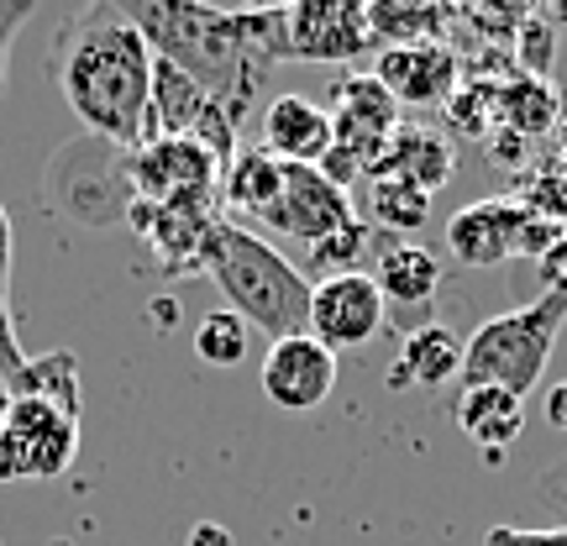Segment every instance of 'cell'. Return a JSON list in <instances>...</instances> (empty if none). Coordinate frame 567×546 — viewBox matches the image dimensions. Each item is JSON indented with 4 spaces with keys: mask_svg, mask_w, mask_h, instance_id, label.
<instances>
[{
    "mask_svg": "<svg viewBox=\"0 0 567 546\" xmlns=\"http://www.w3.org/2000/svg\"><path fill=\"white\" fill-rule=\"evenodd\" d=\"M6 394H42V400H59V405L80 410V363H74V352L27 358L17 379H6Z\"/></svg>",
    "mask_w": 567,
    "mask_h": 546,
    "instance_id": "cell-26",
    "label": "cell"
},
{
    "mask_svg": "<svg viewBox=\"0 0 567 546\" xmlns=\"http://www.w3.org/2000/svg\"><path fill=\"white\" fill-rule=\"evenodd\" d=\"M363 216L379 231H421L431 222V195L405 179H363Z\"/></svg>",
    "mask_w": 567,
    "mask_h": 546,
    "instance_id": "cell-25",
    "label": "cell"
},
{
    "mask_svg": "<svg viewBox=\"0 0 567 546\" xmlns=\"http://www.w3.org/2000/svg\"><path fill=\"white\" fill-rule=\"evenodd\" d=\"M247 347H252V331H247V321L231 316V310H210V316H200V326H195V352H200V363H210V368H237L247 358Z\"/></svg>",
    "mask_w": 567,
    "mask_h": 546,
    "instance_id": "cell-28",
    "label": "cell"
},
{
    "mask_svg": "<svg viewBox=\"0 0 567 546\" xmlns=\"http://www.w3.org/2000/svg\"><path fill=\"white\" fill-rule=\"evenodd\" d=\"M536 264H542V279H547V289L567 279V226H563V237H557V247H551L547 258H536Z\"/></svg>",
    "mask_w": 567,
    "mask_h": 546,
    "instance_id": "cell-38",
    "label": "cell"
},
{
    "mask_svg": "<svg viewBox=\"0 0 567 546\" xmlns=\"http://www.w3.org/2000/svg\"><path fill=\"white\" fill-rule=\"evenodd\" d=\"M331 126L342 142H389L400 126V101L373 74H347L331 90Z\"/></svg>",
    "mask_w": 567,
    "mask_h": 546,
    "instance_id": "cell-19",
    "label": "cell"
},
{
    "mask_svg": "<svg viewBox=\"0 0 567 546\" xmlns=\"http://www.w3.org/2000/svg\"><path fill=\"white\" fill-rule=\"evenodd\" d=\"M484 546H567V526H488Z\"/></svg>",
    "mask_w": 567,
    "mask_h": 546,
    "instance_id": "cell-33",
    "label": "cell"
},
{
    "mask_svg": "<svg viewBox=\"0 0 567 546\" xmlns=\"http://www.w3.org/2000/svg\"><path fill=\"white\" fill-rule=\"evenodd\" d=\"M200 274L226 295V310L243 316L247 331H264L268 342L300 337L310 326V279L279 247L237 226L231 216H221L210 231Z\"/></svg>",
    "mask_w": 567,
    "mask_h": 546,
    "instance_id": "cell-3",
    "label": "cell"
},
{
    "mask_svg": "<svg viewBox=\"0 0 567 546\" xmlns=\"http://www.w3.org/2000/svg\"><path fill=\"white\" fill-rule=\"evenodd\" d=\"M515 59L530 63V80H542L551 69V21L542 17H526L520 32H515Z\"/></svg>",
    "mask_w": 567,
    "mask_h": 546,
    "instance_id": "cell-31",
    "label": "cell"
},
{
    "mask_svg": "<svg viewBox=\"0 0 567 546\" xmlns=\"http://www.w3.org/2000/svg\"><path fill=\"white\" fill-rule=\"evenodd\" d=\"M210 111V90L179 63L153 59V95H147V137H189Z\"/></svg>",
    "mask_w": 567,
    "mask_h": 546,
    "instance_id": "cell-20",
    "label": "cell"
},
{
    "mask_svg": "<svg viewBox=\"0 0 567 546\" xmlns=\"http://www.w3.org/2000/svg\"><path fill=\"white\" fill-rule=\"evenodd\" d=\"M530 210L520 200H473L446 222V253L463 268H494L505 258H520Z\"/></svg>",
    "mask_w": 567,
    "mask_h": 546,
    "instance_id": "cell-13",
    "label": "cell"
},
{
    "mask_svg": "<svg viewBox=\"0 0 567 546\" xmlns=\"http://www.w3.org/2000/svg\"><path fill=\"white\" fill-rule=\"evenodd\" d=\"M452 168H457V153H452L446 132L421 126V122H400L384 147V158H379V168L368 179H405L415 189H425V195H436V189L452 184Z\"/></svg>",
    "mask_w": 567,
    "mask_h": 546,
    "instance_id": "cell-17",
    "label": "cell"
},
{
    "mask_svg": "<svg viewBox=\"0 0 567 546\" xmlns=\"http://www.w3.org/2000/svg\"><path fill=\"white\" fill-rule=\"evenodd\" d=\"M331 142H337V126H331V111L316 101H305V95H279V101L264 111V153H274L279 163H305V168H316V163L331 153Z\"/></svg>",
    "mask_w": 567,
    "mask_h": 546,
    "instance_id": "cell-16",
    "label": "cell"
},
{
    "mask_svg": "<svg viewBox=\"0 0 567 546\" xmlns=\"http://www.w3.org/2000/svg\"><path fill=\"white\" fill-rule=\"evenodd\" d=\"M21 347H17V326H11V310H6V295H0V384L21 373Z\"/></svg>",
    "mask_w": 567,
    "mask_h": 546,
    "instance_id": "cell-34",
    "label": "cell"
},
{
    "mask_svg": "<svg viewBox=\"0 0 567 546\" xmlns=\"http://www.w3.org/2000/svg\"><path fill=\"white\" fill-rule=\"evenodd\" d=\"M463 342L467 337L442 321L415 326L389 368V389H442L446 379H463Z\"/></svg>",
    "mask_w": 567,
    "mask_h": 546,
    "instance_id": "cell-18",
    "label": "cell"
},
{
    "mask_svg": "<svg viewBox=\"0 0 567 546\" xmlns=\"http://www.w3.org/2000/svg\"><path fill=\"white\" fill-rule=\"evenodd\" d=\"M189 546H231V530L226 526H195Z\"/></svg>",
    "mask_w": 567,
    "mask_h": 546,
    "instance_id": "cell-39",
    "label": "cell"
},
{
    "mask_svg": "<svg viewBox=\"0 0 567 546\" xmlns=\"http://www.w3.org/2000/svg\"><path fill=\"white\" fill-rule=\"evenodd\" d=\"M542 415H547L551 431H567V379L547 389V400H542Z\"/></svg>",
    "mask_w": 567,
    "mask_h": 546,
    "instance_id": "cell-37",
    "label": "cell"
},
{
    "mask_svg": "<svg viewBox=\"0 0 567 546\" xmlns=\"http://www.w3.org/2000/svg\"><path fill=\"white\" fill-rule=\"evenodd\" d=\"M264 394L289 415H305V410H321L337 389V352H326L310 331L300 337H284V342H268L264 352Z\"/></svg>",
    "mask_w": 567,
    "mask_h": 546,
    "instance_id": "cell-11",
    "label": "cell"
},
{
    "mask_svg": "<svg viewBox=\"0 0 567 546\" xmlns=\"http://www.w3.org/2000/svg\"><path fill=\"white\" fill-rule=\"evenodd\" d=\"M216 222H221L216 205H189V200H168V205L132 200V210H126V226L147 237V247L158 253V264L168 268V274L200 268Z\"/></svg>",
    "mask_w": 567,
    "mask_h": 546,
    "instance_id": "cell-14",
    "label": "cell"
},
{
    "mask_svg": "<svg viewBox=\"0 0 567 546\" xmlns=\"http://www.w3.org/2000/svg\"><path fill=\"white\" fill-rule=\"evenodd\" d=\"M48 74L69 111L80 116L84 137H101L126 153L147 142L153 48L122 11V0H95L63 17L59 42L48 53Z\"/></svg>",
    "mask_w": 567,
    "mask_h": 546,
    "instance_id": "cell-1",
    "label": "cell"
},
{
    "mask_svg": "<svg viewBox=\"0 0 567 546\" xmlns=\"http://www.w3.org/2000/svg\"><path fill=\"white\" fill-rule=\"evenodd\" d=\"M80 452V410L42 394H0V484L63 478Z\"/></svg>",
    "mask_w": 567,
    "mask_h": 546,
    "instance_id": "cell-5",
    "label": "cell"
},
{
    "mask_svg": "<svg viewBox=\"0 0 567 546\" xmlns=\"http://www.w3.org/2000/svg\"><path fill=\"white\" fill-rule=\"evenodd\" d=\"M557 147H563V153H557V158L567 163V111H563V122H557Z\"/></svg>",
    "mask_w": 567,
    "mask_h": 546,
    "instance_id": "cell-40",
    "label": "cell"
},
{
    "mask_svg": "<svg viewBox=\"0 0 567 546\" xmlns=\"http://www.w3.org/2000/svg\"><path fill=\"white\" fill-rule=\"evenodd\" d=\"M368 11L352 0H305L284 6V59L300 63H352L373 53Z\"/></svg>",
    "mask_w": 567,
    "mask_h": 546,
    "instance_id": "cell-9",
    "label": "cell"
},
{
    "mask_svg": "<svg viewBox=\"0 0 567 546\" xmlns=\"http://www.w3.org/2000/svg\"><path fill=\"white\" fill-rule=\"evenodd\" d=\"M563 122V101L547 80H530V74H515V80H499V126L509 137H547Z\"/></svg>",
    "mask_w": 567,
    "mask_h": 546,
    "instance_id": "cell-23",
    "label": "cell"
},
{
    "mask_svg": "<svg viewBox=\"0 0 567 546\" xmlns=\"http://www.w3.org/2000/svg\"><path fill=\"white\" fill-rule=\"evenodd\" d=\"M520 205H526L530 216H542V222L567 226V163L547 158V163H536V168H526Z\"/></svg>",
    "mask_w": 567,
    "mask_h": 546,
    "instance_id": "cell-29",
    "label": "cell"
},
{
    "mask_svg": "<svg viewBox=\"0 0 567 546\" xmlns=\"http://www.w3.org/2000/svg\"><path fill=\"white\" fill-rule=\"evenodd\" d=\"M11 258H17V231H11V216L0 205V295L11 289Z\"/></svg>",
    "mask_w": 567,
    "mask_h": 546,
    "instance_id": "cell-35",
    "label": "cell"
},
{
    "mask_svg": "<svg viewBox=\"0 0 567 546\" xmlns=\"http://www.w3.org/2000/svg\"><path fill=\"white\" fill-rule=\"evenodd\" d=\"M38 0H0V90L11 80V48H17V32L32 21Z\"/></svg>",
    "mask_w": 567,
    "mask_h": 546,
    "instance_id": "cell-32",
    "label": "cell"
},
{
    "mask_svg": "<svg viewBox=\"0 0 567 546\" xmlns=\"http://www.w3.org/2000/svg\"><path fill=\"white\" fill-rule=\"evenodd\" d=\"M284 189V163L264 147H237V158L221 168V205L237 216L264 222Z\"/></svg>",
    "mask_w": 567,
    "mask_h": 546,
    "instance_id": "cell-22",
    "label": "cell"
},
{
    "mask_svg": "<svg viewBox=\"0 0 567 546\" xmlns=\"http://www.w3.org/2000/svg\"><path fill=\"white\" fill-rule=\"evenodd\" d=\"M452 415H457L467 442L484 452L488 467H505V452L520 442V431H526V400L509 394V389H494V384H463Z\"/></svg>",
    "mask_w": 567,
    "mask_h": 546,
    "instance_id": "cell-15",
    "label": "cell"
},
{
    "mask_svg": "<svg viewBox=\"0 0 567 546\" xmlns=\"http://www.w3.org/2000/svg\"><path fill=\"white\" fill-rule=\"evenodd\" d=\"M48 195L63 205V216L84 226H116L132 210V179H126V147L95 142V163H84V137L69 142L48 163Z\"/></svg>",
    "mask_w": 567,
    "mask_h": 546,
    "instance_id": "cell-6",
    "label": "cell"
},
{
    "mask_svg": "<svg viewBox=\"0 0 567 546\" xmlns=\"http://www.w3.org/2000/svg\"><path fill=\"white\" fill-rule=\"evenodd\" d=\"M446 122L457 137L484 142L499 126V80H463L457 95L446 101Z\"/></svg>",
    "mask_w": 567,
    "mask_h": 546,
    "instance_id": "cell-27",
    "label": "cell"
},
{
    "mask_svg": "<svg viewBox=\"0 0 567 546\" xmlns=\"http://www.w3.org/2000/svg\"><path fill=\"white\" fill-rule=\"evenodd\" d=\"M347 222H358V205L347 189L326 179L321 168H305V163H284V189L274 210L264 216V226H274L279 237H295V243L316 247L321 237L342 231Z\"/></svg>",
    "mask_w": 567,
    "mask_h": 546,
    "instance_id": "cell-10",
    "label": "cell"
},
{
    "mask_svg": "<svg viewBox=\"0 0 567 546\" xmlns=\"http://www.w3.org/2000/svg\"><path fill=\"white\" fill-rule=\"evenodd\" d=\"M536 494H542V505H551V509H567V463H557V467H551L547 478L536 484Z\"/></svg>",
    "mask_w": 567,
    "mask_h": 546,
    "instance_id": "cell-36",
    "label": "cell"
},
{
    "mask_svg": "<svg viewBox=\"0 0 567 546\" xmlns=\"http://www.w3.org/2000/svg\"><path fill=\"white\" fill-rule=\"evenodd\" d=\"M567 326V279L551 284L542 300L520 305V310H505L484 321L473 337L463 342V384H494L509 389L526 400L536 379L547 373L551 347Z\"/></svg>",
    "mask_w": 567,
    "mask_h": 546,
    "instance_id": "cell-4",
    "label": "cell"
},
{
    "mask_svg": "<svg viewBox=\"0 0 567 546\" xmlns=\"http://www.w3.org/2000/svg\"><path fill=\"white\" fill-rule=\"evenodd\" d=\"M363 11L379 53L415 48V42H446V21H452V11H442V6H363Z\"/></svg>",
    "mask_w": 567,
    "mask_h": 546,
    "instance_id": "cell-24",
    "label": "cell"
},
{
    "mask_svg": "<svg viewBox=\"0 0 567 546\" xmlns=\"http://www.w3.org/2000/svg\"><path fill=\"white\" fill-rule=\"evenodd\" d=\"M373 80L400 105H446L463 84V59L452 42H415V48H384L373 63Z\"/></svg>",
    "mask_w": 567,
    "mask_h": 546,
    "instance_id": "cell-12",
    "label": "cell"
},
{
    "mask_svg": "<svg viewBox=\"0 0 567 546\" xmlns=\"http://www.w3.org/2000/svg\"><path fill=\"white\" fill-rule=\"evenodd\" d=\"M126 179H132L137 200L153 205H221V163L195 137H147L126 153Z\"/></svg>",
    "mask_w": 567,
    "mask_h": 546,
    "instance_id": "cell-7",
    "label": "cell"
},
{
    "mask_svg": "<svg viewBox=\"0 0 567 546\" xmlns=\"http://www.w3.org/2000/svg\"><path fill=\"white\" fill-rule=\"evenodd\" d=\"M122 11L137 21L153 59L195 74L210 90V101L237 116V126L258 101V80L284 63V6L221 11L195 0H122Z\"/></svg>",
    "mask_w": 567,
    "mask_h": 546,
    "instance_id": "cell-2",
    "label": "cell"
},
{
    "mask_svg": "<svg viewBox=\"0 0 567 546\" xmlns=\"http://www.w3.org/2000/svg\"><path fill=\"white\" fill-rule=\"evenodd\" d=\"M368 247V222H347L342 231H331L310 247V268L321 279H337V274H358V253Z\"/></svg>",
    "mask_w": 567,
    "mask_h": 546,
    "instance_id": "cell-30",
    "label": "cell"
},
{
    "mask_svg": "<svg viewBox=\"0 0 567 546\" xmlns=\"http://www.w3.org/2000/svg\"><path fill=\"white\" fill-rule=\"evenodd\" d=\"M373 284H379V295L394 305H431V295L442 289V264H436V253L421 243H379Z\"/></svg>",
    "mask_w": 567,
    "mask_h": 546,
    "instance_id": "cell-21",
    "label": "cell"
},
{
    "mask_svg": "<svg viewBox=\"0 0 567 546\" xmlns=\"http://www.w3.org/2000/svg\"><path fill=\"white\" fill-rule=\"evenodd\" d=\"M551 21H557V27H563V32H567V0H563V6H557V11H551Z\"/></svg>",
    "mask_w": 567,
    "mask_h": 546,
    "instance_id": "cell-41",
    "label": "cell"
},
{
    "mask_svg": "<svg viewBox=\"0 0 567 546\" xmlns=\"http://www.w3.org/2000/svg\"><path fill=\"white\" fill-rule=\"evenodd\" d=\"M384 310L389 300L379 295L373 274H337V279H316L310 284V337L326 347V352H352V347H368L379 331H384Z\"/></svg>",
    "mask_w": 567,
    "mask_h": 546,
    "instance_id": "cell-8",
    "label": "cell"
}]
</instances>
